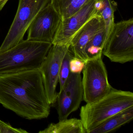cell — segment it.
<instances>
[{"label": "cell", "instance_id": "6da1fadb", "mask_svg": "<svg viewBox=\"0 0 133 133\" xmlns=\"http://www.w3.org/2000/svg\"><path fill=\"white\" fill-rule=\"evenodd\" d=\"M0 104L28 119L47 118L51 105L39 69L0 75Z\"/></svg>", "mask_w": 133, "mask_h": 133}, {"label": "cell", "instance_id": "7a4b0ae2", "mask_svg": "<svg viewBox=\"0 0 133 133\" xmlns=\"http://www.w3.org/2000/svg\"><path fill=\"white\" fill-rule=\"evenodd\" d=\"M52 45L26 39L0 52V75L39 69Z\"/></svg>", "mask_w": 133, "mask_h": 133}, {"label": "cell", "instance_id": "3957f363", "mask_svg": "<svg viewBox=\"0 0 133 133\" xmlns=\"http://www.w3.org/2000/svg\"><path fill=\"white\" fill-rule=\"evenodd\" d=\"M133 107V93L112 88L99 100L82 106L80 116L87 133L111 116Z\"/></svg>", "mask_w": 133, "mask_h": 133}, {"label": "cell", "instance_id": "277c9868", "mask_svg": "<svg viewBox=\"0 0 133 133\" xmlns=\"http://www.w3.org/2000/svg\"><path fill=\"white\" fill-rule=\"evenodd\" d=\"M102 54L114 63L124 64L133 60V18L114 24Z\"/></svg>", "mask_w": 133, "mask_h": 133}, {"label": "cell", "instance_id": "5b68a950", "mask_svg": "<svg viewBox=\"0 0 133 133\" xmlns=\"http://www.w3.org/2000/svg\"><path fill=\"white\" fill-rule=\"evenodd\" d=\"M50 3V0H19L15 17L0 47V52L10 49L24 40L25 34L36 16Z\"/></svg>", "mask_w": 133, "mask_h": 133}, {"label": "cell", "instance_id": "8992f818", "mask_svg": "<svg viewBox=\"0 0 133 133\" xmlns=\"http://www.w3.org/2000/svg\"><path fill=\"white\" fill-rule=\"evenodd\" d=\"M82 73L83 100L86 103L99 100L111 91L112 87L109 83L107 70L102 57L88 60Z\"/></svg>", "mask_w": 133, "mask_h": 133}, {"label": "cell", "instance_id": "52a82bcc", "mask_svg": "<svg viewBox=\"0 0 133 133\" xmlns=\"http://www.w3.org/2000/svg\"><path fill=\"white\" fill-rule=\"evenodd\" d=\"M69 47L68 46L52 45L39 68L42 77L46 94L51 105L56 103L57 94L56 87L61 66Z\"/></svg>", "mask_w": 133, "mask_h": 133}, {"label": "cell", "instance_id": "ba28073f", "mask_svg": "<svg viewBox=\"0 0 133 133\" xmlns=\"http://www.w3.org/2000/svg\"><path fill=\"white\" fill-rule=\"evenodd\" d=\"M82 78L81 74L70 72L63 87L57 93L55 103L59 121L67 119L79 108L83 100Z\"/></svg>", "mask_w": 133, "mask_h": 133}, {"label": "cell", "instance_id": "9c48e42d", "mask_svg": "<svg viewBox=\"0 0 133 133\" xmlns=\"http://www.w3.org/2000/svg\"><path fill=\"white\" fill-rule=\"evenodd\" d=\"M61 18L50 3L36 16L28 29L27 39L52 43Z\"/></svg>", "mask_w": 133, "mask_h": 133}, {"label": "cell", "instance_id": "30bf717a", "mask_svg": "<svg viewBox=\"0 0 133 133\" xmlns=\"http://www.w3.org/2000/svg\"><path fill=\"white\" fill-rule=\"evenodd\" d=\"M96 1L92 0L71 17L61 19L52 44L70 46L75 35L89 20L98 14L95 6Z\"/></svg>", "mask_w": 133, "mask_h": 133}, {"label": "cell", "instance_id": "8fae6325", "mask_svg": "<svg viewBox=\"0 0 133 133\" xmlns=\"http://www.w3.org/2000/svg\"><path fill=\"white\" fill-rule=\"evenodd\" d=\"M103 28H105L104 22L98 14L89 20L71 41L69 49L74 57L86 62L88 60L86 46L95 35Z\"/></svg>", "mask_w": 133, "mask_h": 133}, {"label": "cell", "instance_id": "7c38bea8", "mask_svg": "<svg viewBox=\"0 0 133 133\" xmlns=\"http://www.w3.org/2000/svg\"><path fill=\"white\" fill-rule=\"evenodd\" d=\"M133 119V107H132L111 116L92 129L90 133H107L112 132L123 125L130 123Z\"/></svg>", "mask_w": 133, "mask_h": 133}, {"label": "cell", "instance_id": "4fadbf2b", "mask_svg": "<svg viewBox=\"0 0 133 133\" xmlns=\"http://www.w3.org/2000/svg\"><path fill=\"white\" fill-rule=\"evenodd\" d=\"M39 133H87L81 119H64L56 123H51Z\"/></svg>", "mask_w": 133, "mask_h": 133}, {"label": "cell", "instance_id": "5bb4252c", "mask_svg": "<svg viewBox=\"0 0 133 133\" xmlns=\"http://www.w3.org/2000/svg\"><path fill=\"white\" fill-rule=\"evenodd\" d=\"M92 0H50V4L60 16L67 18L77 13Z\"/></svg>", "mask_w": 133, "mask_h": 133}, {"label": "cell", "instance_id": "9a60e30c", "mask_svg": "<svg viewBox=\"0 0 133 133\" xmlns=\"http://www.w3.org/2000/svg\"><path fill=\"white\" fill-rule=\"evenodd\" d=\"M101 6L98 14L102 17L105 31V42L114 24V12L116 10L117 3L114 0H99Z\"/></svg>", "mask_w": 133, "mask_h": 133}, {"label": "cell", "instance_id": "2e32d148", "mask_svg": "<svg viewBox=\"0 0 133 133\" xmlns=\"http://www.w3.org/2000/svg\"><path fill=\"white\" fill-rule=\"evenodd\" d=\"M105 40V28L97 32L86 46L85 52L88 60L102 57Z\"/></svg>", "mask_w": 133, "mask_h": 133}, {"label": "cell", "instance_id": "e0dca14e", "mask_svg": "<svg viewBox=\"0 0 133 133\" xmlns=\"http://www.w3.org/2000/svg\"><path fill=\"white\" fill-rule=\"evenodd\" d=\"M74 56L73 54L69 49L63 59L60 70L59 82L60 89L63 87L70 73V61Z\"/></svg>", "mask_w": 133, "mask_h": 133}, {"label": "cell", "instance_id": "ac0fdd59", "mask_svg": "<svg viewBox=\"0 0 133 133\" xmlns=\"http://www.w3.org/2000/svg\"><path fill=\"white\" fill-rule=\"evenodd\" d=\"M85 62L80 59L73 57L70 61L71 73L81 74L85 65Z\"/></svg>", "mask_w": 133, "mask_h": 133}, {"label": "cell", "instance_id": "d6986e66", "mask_svg": "<svg viewBox=\"0 0 133 133\" xmlns=\"http://www.w3.org/2000/svg\"><path fill=\"white\" fill-rule=\"evenodd\" d=\"M27 133L25 130L21 128H15L10 124L0 120V133Z\"/></svg>", "mask_w": 133, "mask_h": 133}, {"label": "cell", "instance_id": "ffe728a7", "mask_svg": "<svg viewBox=\"0 0 133 133\" xmlns=\"http://www.w3.org/2000/svg\"><path fill=\"white\" fill-rule=\"evenodd\" d=\"M8 1L9 0H0V11L3 9Z\"/></svg>", "mask_w": 133, "mask_h": 133}]
</instances>
